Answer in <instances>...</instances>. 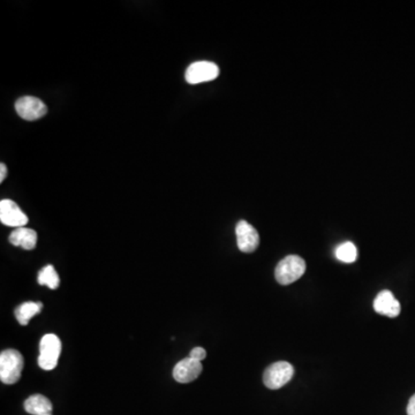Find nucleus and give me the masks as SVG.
Segmentation results:
<instances>
[{
    "label": "nucleus",
    "mask_w": 415,
    "mask_h": 415,
    "mask_svg": "<svg viewBox=\"0 0 415 415\" xmlns=\"http://www.w3.org/2000/svg\"><path fill=\"white\" fill-rule=\"evenodd\" d=\"M23 356L17 350H5L0 354V380L5 384H15L23 370Z\"/></svg>",
    "instance_id": "f257e3e1"
},
{
    "label": "nucleus",
    "mask_w": 415,
    "mask_h": 415,
    "mask_svg": "<svg viewBox=\"0 0 415 415\" xmlns=\"http://www.w3.org/2000/svg\"><path fill=\"white\" fill-rule=\"evenodd\" d=\"M306 271V262L298 255H289L283 259L274 271V277L281 285H290L303 277Z\"/></svg>",
    "instance_id": "f03ea898"
},
{
    "label": "nucleus",
    "mask_w": 415,
    "mask_h": 415,
    "mask_svg": "<svg viewBox=\"0 0 415 415\" xmlns=\"http://www.w3.org/2000/svg\"><path fill=\"white\" fill-rule=\"evenodd\" d=\"M61 353V341L56 334H45L39 343V365L42 370L56 368Z\"/></svg>",
    "instance_id": "7ed1b4c3"
},
{
    "label": "nucleus",
    "mask_w": 415,
    "mask_h": 415,
    "mask_svg": "<svg viewBox=\"0 0 415 415\" xmlns=\"http://www.w3.org/2000/svg\"><path fill=\"white\" fill-rule=\"evenodd\" d=\"M294 368L286 361L272 363L263 374V383L267 389L279 390L292 380Z\"/></svg>",
    "instance_id": "20e7f679"
},
{
    "label": "nucleus",
    "mask_w": 415,
    "mask_h": 415,
    "mask_svg": "<svg viewBox=\"0 0 415 415\" xmlns=\"http://www.w3.org/2000/svg\"><path fill=\"white\" fill-rule=\"evenodd\" d=\"M219 68L212 61H196L187 68L186 81L190 85H197L203 82L212 81L219 78Z\"/></svg>",
    "instance_id": "39448f33"
},
{
    "label": "nucleus",
    "mask_w": 415,
    "mask_h": 415,
    "mask_svg": "<svg viewBox=\"0 0 415 415\" xmlns=\"http://www.w3.org/2000/svg\"><path fill=\"white\" fill-rule=\"evenodd\" d=\"M15 110L22 119L28 120V121L41 119L48 112L45 104L41 99L32 97V96H25V97L19 99L15 103Z\"/></svg>",
    "instance_id": "423d86ee"
},
{
    "label": "nucleus",
    "mask_w": 415,
    "mask_h": 415,
    "mask_svg": "<svg viewBox=\"0 0 415 415\" xmlns=\"http://www.w3.org/2000/svg\"><path fill=\"white\" fill-rule=\"evenodd\" d=\"M0 222L11 227H25L28 224V217L22 212L18 204L12 200L0 202Z\"/></svg>",
    "instance_id": "0eeeda50"
},
{
    "label": "nucleus",
    "mask_w": 415,
    "mask_h": 415,
    "mask_svg": "<svg viewBox=\"0 0 415 415\" xmlns=\"http://www.w3.org/2000/svg\"><path fill=\"white\" fill-rule=\"evenodd\" d=\"M236 243L243 253H253L260 245L256 229L246 221H240L236 226Z\"/></svg>",
    "instance_id": "6e6552de"
},
{
    "label": "nucleus",
    "mask_w": 415,
    "mask_h": 415,
    "mask_svg": "<svg viewBox=\"0 0 415 415\" xmlns=\"http://www.w3.org/2000/svg\"><path fill=\"white\" fill-rule=\"evenodd\" d=\"M202 363L196 360L192 359L190 356L181 360L176 363L173 370V378L179 383H190L196 380L202 373Z\"/></svg>",
    "instance_id": "1a4fd4ad"
},
{
    "label": "nucleus",
    "mask_w": 415,
    "mask_h": 415,
    "mask_svg": "<svg viewBox=\"0 0 415 415\" xmlns=\"http://www.w3.org/2000/svg\"><path fill=\"white\" fill-rule=\"evenodd\" d=\"M374 310L381 315L394 318L401 314V303L390 291H382L374 300Z\"/></svg>",
    "instance_id": "9d476101"
},
{
    "label": "nucleus",
    "mask_w": 415,
    "mask_h": 415,
    "mask_svg": "<svg viewBox=\"0 0 415 415\" xmlns=\"http://www.w3.org/2000/svg\"><path fill=\"white\" fill-rule=\"evenodd\" d=\"M8 240L13 246L21 247L26 250H32L35 248L37 243V233L32 229L18 227L10 234Z\"/></svg>",
    "instance_id": "9b49d317"
},
{
    "label": "nucleus",
    "mask_w": 415,
    "mask_h": 415,
    "mask_svg": "<svg viewBox=\"0 0 415 415\" xmlns=\"http://www.w3.org/2000/svg\"><path fill=\"white\" fill-rule=\"evenodd\" d=\"M25 409L29 414H48L52 412V403L45 396L32 394L25 401Z\"/></svg>",
    "instance_id": "f8f14e48"
},
{
    "label": "nucleus",
    "mask_w": 415,
    "mask_h": 415,
    "mask_svg": "<svg viewBox=\"0 0 415 415\" xmlns=\"http://www.w3.org/2000/svg\"><path fill=\"white\" fill-rule=\"evenodd\" d=\"M43 310L42 303H35V301H27L15 310V317L18 320L19 323L21 325H27L29 321L32 320V317L41 313Z\"/></svg>",
    "instance_id": "ddd939ff"
},
{
    "label": "nucleus",
    "mask_w": 415,
    "mask_h": 415,
    "mask_svg": "<svg viewBox=\"0 0 415 415\" xmlns=\"http://www.w3.org/2000/svg\"><path fill=\"white\" fill-rule=\"evenodd\" d=\"M39 285L48 286L49 289L57 290L60 285V279L57 274L56 269L53 265L49 264L45 267H43L42 270L39 271Z\"/></svg>",
    "instance_id": "4468645a"
},
{
    "label": "nucleus",
    "mask_w": 415,
    "mask_h": 415,
    "mask_svg": "<svg viewBox=\"0 0 415 415\" xmlns=\"http://www.w3.org/2000/svg\"><path fill=\"white\" fill-rule=\"evenodd\" d=\"M334 255L338 260L344 263H353L358 260V250L354 243L347 241V243H341L336 248Z\"/></svg>",
    "instance_id": "2eb2a0df"
},
{
    "label": "nucleus",
    "mask_w": 415,
    "mask_h": 415,
    "mask_svg": "<svg viewBox=\"0 0 415 415\" xmlns=\"http://www.w3.org/2000/svg\"><path fill=\"white\" fill-rule=\"evenodd\" d=\"M190 356L192 359L196 360V361H200L201 363L202 360L205 359L207 351L203 347H195V349L192 350Z\"/></svg>",
    "instance_id": "dca6fc26"
},
{
    "label": "nucleus",
    "mask_w": 415,
    "mask_h": 415,
    "mask_svg": "<svg viewBox=\"0 0 415 415\" xmlns=\"http://www.w3.org/2000/svg\"><path fill=\"white\" fill-rule=\"evenodd\" d=\"M407 415H415V394L412 396L411 399L408 401Z\"/></svg>",
    "instance_id": "f3484780"
},
{
    "label": "nucleus",
    "mask_w": 415,
    "mask_h": 415,
    "mask_svg": "<svg viewBox=\"0 0 415 415\" xmlns=\"http://www.w3.org/2000/svg\"><path fill=\"white\" fill-rule=\"evenodd\" d=\"M6 176H8V168H6L4 163H1V164H0V183L4 181Z\"/></svg>",
    "instance_id": "a211bd4d"
},
{
    "label": "nucleus",
    "mask_w": 415,
    "mask_h": 415,
    "mask_svg": "<svg viewBox=\"0 0 415 415\" xmlns=\"http://www.w3.org/2000/svg\"><path fill=\"white\" fill-rule=\"evenodd\" d=\"M42 415H52L51 413H48V414H42Z\"/></svg>",
    "instance_id": "6ab92c4d"
}]
</instances>
